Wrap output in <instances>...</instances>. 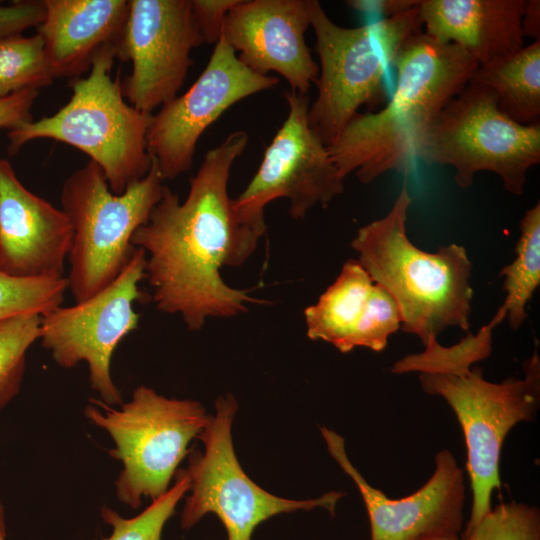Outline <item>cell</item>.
I'll return each instance as SVG.
<instances>
[{
  "label": "cell",
  "instance_id": "1f68e13d",
  "mask_svg": "<svg viewBox=\"0 0 540 540\" xmlns=\"http://www.w3.org/2000/svg\"><path fill=\"white\" fill-rule=\"evenodd\" d=\"M39 90H23L0 99V129L13 130L33 121L32 107Z\"/></svg>",
  "mask_w": 540,
  "mask_h": 540
},
{
  "label": "cell",
  "instance_id": "277c9868",
  "mask_svg": "<svg viewBox=\"0 0 540 540\" xmlns=\"http://www.w3.org/2000/svg\"><path fill=\"white\" fill-rule=\"evenodd\" d=\"M116 55L117 47L103 48L88 75L71 81L72 95L64 106L10 130L9 156L33 140L51 139L89 156L103 171L113 194H122L145 177L153 162L146 144L151 114L128 103L119 74L112 78Z\"/></svg>",
  "mask_w": 540,
  "mask_h": 540
},
{
  "label": "cell",
  "instance_id": "ac0fdd59",
  "mask_svg": "<svg viewBox=\"0 0 540 540\" xmlns=\"http://www.w3.org/2000/svg\"><path fill=\"white\" fill-rule=\"evenodd\" d=\"M45 15L37 27L52 78L77 79L89 72L96 54L118 48L128 0H43Z\"/></svg>",
  "mask_w": 540,
  "mask_h": 540
},
{
  "label": "cell",
  "instance_id": "ffe728a7",
  "mask_svg": "<svg viewBox=\"0 0 540 540\" xmlns=\"http://www.w3.org/2000/svg\"><path fill=\"white\" fill-rule=\"evenodd\" d=\"M374 282L358 260H347L336 280L305 311L307 336L332 344L342 353L363 315Z\"/></svg>",
  "mask_w": 540,
  "mask_h": 540
},
{
  "label": "cell",
  "instance_id": "30bf717a",
  "mask_svg": "<svg viewBox=\"0 0 540 540\" xmlns=\"http://www.w3.org/2000/svg\"><path fill=\"white\" fill-rule=\"evenodd\" d=\"M238 404L230 393L215 401V414L197 438L203 451L188 452L183 469L190 481L189 496L181 514V527L190 529L208 513L224 525L228 540H250L255 528L270 517L317 507L334 514L342 493L331 491L319 498L293 500L275 496L252 481L242 469L233 446L232 424Z\"/></svg>",
  "mask_w": 540,
  "mask_h": 540
},
{
  "label": "cell",
  "instance_id": "d4e9b609",
  "mask_svg": "<svg viewBox=\"0 0 540 540\" xmlns=\"http://www.w3.org/2000/svg\"><path fill=\"white\" fill-rule=\"evenodd\" d=\"M41 318L36 313L0 321V410L19 393L29 348L39 340Z\"/></svg>",
  "mask_w": 540,
  "mask_h": 540
},
{
  "label": "cell",
  "instance_id": "603a6c76",
  "mask_svg": "<svg viewBox=\"0 0 540 540\" xmlns=\"http://www.w3.org/2000/svg\"><path fill=\"white\" fill-rule=\"evenodd\" d=\"M506 309L501 306L493 318L476 334H468L459 343L444 347L437 340L431 341L421 353L410 354L399 359L391 368L395 374L457 373L473 367L487 358L492 351V332L506 318Z\"/></svg>",
  "mask_w": 540,
  "mask_h": 540
},
{
  "label": "cell",
  "instance_id": "83f0119b",
  "mask_svg": "<svg viewBox=\"0 0 540 540\" xmlns=\"http://www.w3.org/2000/svg\"><path fill=\"white\" fill-rule=\"evenodd\" d=\"M463 540H540V512L526 503H501L486 513Z\"/></svg>",
  "mask_w": 540,
  "mask_h": 540
},
{
  "label": "cell",
  "instance_id": "52a82bcc",
  "mask_svg": "<svg viewBox=\"0 0 540 540\" xmlns=\"http://www.w3.org/2000/svg\"><path fill=\"white\" fill-rule=\"evenodd\" d=\"M84 414L112 438L109 454L123 466L115 481L116 496L133 509L143 498L154 501L168 491L190 441L209 415L196 400L167 398L144 385L119 408L91 399Z\"/></svg>",
  "mask_w": 540,
  "mask_h": 540
},
{
  "label": "cell",
  "instance_id": "836d02e7",
  "mask_svg": "<svg viewBox=\"0 0 540 540\" xmlns=\"http://www.w3.org/2000/svg\"><path fill=\"white\" fill-rule=\"evenodd\" d=\"M523 37L529 36L534 40L540 39V1L526 0L522 15Z\"/></svg>",
  "mask_w": 540,
  "mask_h": 540
},
{
  "label": "cell",
  "instance_id": "9a60e30c",
  "mask_svg": "<svg viewBox=\"0 0 540 540\" xmlns=\"http://www.w3.org/2000/svg\"><path fill=\"white\" fill-rule=\"evenodd\" d=\"M328 452L356 484L366 507L371 540H426L458 535L463 525L465 482L463 470L448 449L435 455V470L416 492L390 499L371 486L349 460L345 440L322 426Z\"/></svg>",
  "mask_w": 540,
  "mask_h": 540
},
{
  "label": "cell",
  "instance_id": "4fadbf2b",
  "mask_svg": "<svg viewBox=\"0 0 540 540\" xmlns=\"http://www.w3.org/2000/svg\"><path fill=\"white\" fill-rule=\"evenodd\" d=\"M278 82L276 77L247 68L221 36L192 86L151 114L147 151L163 181L174 180L191 169L201 135L227 109Z\"/></svg>",
  "mask_w": 540,
  "mask_h": 540
},
{
  "label": "cell",
  "instance_id": "e575fe53",
  "mask_svg": "<svg viewBox=\"0 0 540 540\" xmlns=\"http://www.w3.org/2000/svg\"><path fill=\"white\" fill-rule=\"evenodd\" d=\"M5 510L0 501V540H6Z\"/></svg>",
  "mask_w": 540,
  "mask_h": 540
},
{
  "label": "cell",
  "instance_id": "f546056e",
  "mask_svg": "<svg viewBox=\"0 0 540 540\" xmlns=\"http://www.w3.org/2000/svg\"><path fill=\"white\" fill-rule=\"evenodd\" d=\"M45 15L43 0L14 1L0 6V36L22 34L38 27Z\"/></svg>",
  "mask_w": 540,
  "mask_h": 540
},
{
  "label": "cell",
  "instance_id": "7402d4cb",
  "mask_svg": "<svg viewBox=\"0 0 540 540\" xmlns=\"http://www.w3.org/2000/svg\"><path fill=\"white\" fill-rule=\"evenodd\" d=\"M515 259L502 268L503 289L506 293L502 306L510 328L522 326L528 314L526 307L540 284V204L528 209L519 225Z\"/></svg>",
  "mask_w": 540,
  "mask_h": 540
},
{
  "label": "cell",
  "instance_id": "6da1fadb",
  "mask_svg": "<svg viewBox=\"0 0 540 540\" xmlns=\"http://www.w3.org/2000/svg\"><path fill=\"white\" fill-rule=\"evenodd\" d=\"M248 134L237 130L204 156L184 201L164 185L148 221L131 238L146 254L145 277L156 308L179 315L200 330L211 317L229 318L263 304L247 290L229 286L220 270L242 265L259 236L241 225L228 195L230 171Z\"/></svg>",
  "mask_w": 540,
  "mask_h": 540
},
{
  "label": "cell",
  "instance_id": "4dcf8cb0",
  "mask_svg": "<svg viewBox=\"0 0 540 540\" xmlns=\"http://www.w3.org/2000/svg\"><path fill=\"white\" fill-rule=\"evenodd\" d=\"M193 14L203 43L216 44L228 11L240 0H191Z\"/></svg>",
  "mask_w": 540,
  "mask_h": 540
},
{
  "label": "cell",
  "instance_id": "7a4b0ae2",
  "mask_svg": "<svg viewBox=\"0 0 540 540\" xmlns=\"http://www.w3.org/2000/svg\"><path fill=\"white\" fill-rule=\"evenodd\" d=\"M477 62L461 47L423 30L397 52L392 98L373 112L358 113L328 151L340 176L355 173L368 184L414 168L421 142L440 111L469 83Z\"/></svg>",
  "mask_w": 540,
  "mask_h": 540
},
{
  "label": "cell",
  "instance_id": "7c38bea8",
  "mask_svg": "<svg viewBox=\"0 0 540 540\" xmlns=\"http://www.w3.org/2000/svg\"><path fill=\"white\" fill-rule=\"evenodd\" d=\"M146 254L135 248L118 277L90 298L42 316L39 341L65 369L86 362L91 388L100 400L120 406L122 395L111 376V358L118 344L138 327L134 304L143 299Z\"/></svg>",
  "mask_w": 540,
  "mask_h": 540
},
{
  "label": "cell",
  "instance_id": "3957f363",
  "mask_svg": "<svg viewBox=\"0 0 540 540\" xmlns=\"http://www.w3.org/2000/svg\"><path fill=\"white\" fill-rule=\"evenodd\" d=\"M412 198L404 185L389 212L359 228L351 247L375 284L396 302L401 329L428 345L449 327L467 331L472 263L458 244L434 253L419 249L406 232Z\"/></svg>",
  "mask_w": 540,
  "mask_h": 540
},
{
  "label": "cell",
  "instance_id": "5bb4252c",
  "mask_svg": "<svg viewBox=\"0 0 540 540\" xmlns=\"http://www.w3.org/2000/svg\"><path fill=\"white\" fill-rule=\"evenodd\" d=\"M125 28L116 58L131 62L122 83L125 99L152 112L182 88L191 66V51L203 44L191 0H128Z\"/></svg>",
  "mask_w": 540,
  "mask_h": 540
},
{
  "label": "cell",
  "instance_id": "2e32d148",
  "mask_svg": "<svg viewBox=\"0 0 540 540\" xmlns=\"http://www.w3.org/2000/svg\"><path fill=\"white\" fill-rule=\"evenodd\" d=\"M309 26L310 0H240L225 16L221 36L251 71H274L307 95L319 76L305 41Z\"/></svg>",
  "mask_w": 540,
  "mask_h": 540
},
{
  "label": "cell",
  "instance_id": "44dd1931",
  "mask_svg": "<svg viewBox=\"0 0 540 540\" xmlns=\"http://www.w3.org/2000/svg\"><path fill=\"white\" fill-rule=\"evenodd\" d=\"M469 82L491 90L499 109L516 123H539L540 39L497 61L478 65Z\"/></svg>",
  "mask_w": 540,
  "mask_h": 540
},
{
  "label": "cell",
  "instance_id": "ba28073f",
  "mask_svg": "<svg viewBox=\"0 0 540 540\" xmlns=\"http://www.w3.org/2000/svg\"><path fill=\"white\" fill-rule=\"evenodd\" d=\"M417 160L452 167L461 189L488 171L506 191L521 195L528 171L540 163V123H516L499 109L491 90L469 82L432 122Z\"/></svg>",
  "mask_w": 540,
  "mask_h": 540
},
{
  "label": "cell",
  "instance_id": "4316f807",
  "mask_svg": "<svg viewBox=\"0 0 540 540\" xmlns=\"http://www.w3.org/2000/svg\"><path fill=\"white\" fill-rule=\"evenodd\" d=\"M68 282L11 276L0 269V321L26 313L44 316L61 306Z\"/></svg>",
  "mask_w": 540,
  "mask_h": 540
},
{
  "label": "cell",
  "instance_id": "9c48e42d",
  "mask_svg": "<svg viewBox=\"0 0 540 540\" xmlns=\"http://www.w3.org/2000/svg\"><path fill=\"white\" fill-rule=\"evenodd\" d=\"M524 378L487 381L471 367L457 373H419L424 392L450 405L462 428L472 490L466 530L491 510V496L501 486L500 455L510 430L535 418L540 405V358L536 349L524 366ZM465 530V531H466Z\"/></svg>",
  "mask_w": 540,
  "mask_h": 540
},
{
  "label": "cell",
  "instance_id": "8fae6325",
  "mask_svg": "<svg viewBox=\"0 0 540 540\" xmlns=\"http://www.w3.org/2000/svg\"><path fill=\"white\" fill-rule=\"evenodd\" d=\"M288 114L267 146L261 164L232 205L239 223L259 237L266 232L265 207L275 199L289 200L293 219H303L313 207L326 208L344 191V179L327 146L308 122L309 98L285 94Z\"/></svg>",
  "mask_w": 540,
  "mask_h": 540
},
{
  "label": "cell",
  "instance_id": "e0dca14e",
  "mask_svg": "<svg viewBox=\"0 0 540 540\" xmlns=\"http://www.w3.org/2000/svg\"><path fill=\"white\" fill-rule=\"evenodd\" d=\"M72 240L63 210L27 189L0 157V269L19 278L65 277Z\"/></svg>",
  "mask_w": 540,
  "mask_h": 540
},
{
  "label": "cell",
  "instance_id": "d590c367",
  "mask_svg": "<svg viewBox=\"0 0 540 540\" xmlns=\"http://www.w3.org/2000/svg\"><path fill=\"white\" fill-rule=\"evenodd\" d=\"M426 540H460L458 535H454V536H441V537H434V538H429V539H426Z\"/></svg>",
  "mask_w": 540,
  "mask_h": 540
},
{
  "label": "cell",
  "instance_id": "f1b7e54d",
  "mask_svg": "<svg viewBox=\"0 0 540 540\" xmlns=\"http://www.w3.org/2000/svg\"><path fill=\"white\" fill-rule=\"evenodd\" d=\"M401 328L398 306L389 293L374 283L363 315L351 339L352 350L366 347L375 352L384 350L390 335Z\"/></svg>",
  "mask_w": 540,
  "mask_h": 540
},
{
  "label": "cell",
  "instance_id": "d6a6232c",
  "mask_svg": "<svg viewBox=\"0 0 540 540\" xmlns=\"http://www.w3.org/2000/svg\"><path fill=\"white\" fill-rule=\"evenodd\" d=\"M419 0H350L346 1L352 9L363 13H374L384 18L407 12L417 6Z\"/></svg>",
  "mask_w": 540,
  "mask_h": 540
},
{
  "label": "cell",
  "instance_id": "8992f818",
  "mask_svg": "<svg viewBox=\"0 0 540 540\" xmlns=\"http://www.w3.org/2000/svg\"><path fill=\"white\" fill-rule=\"evenodd\" d=\"M164 185L154 161L145 177L118 195L91 160L64 180L61 209L73 228L66 279L75 302L95 295L122 272L135 250L131 238L148 221Z\"/></svg>",
  "mask_w": 540,
  "mask_h": 540
},
{
  "label": "cell",
  "instance_id": "5b68a950",
  "mask_svg": "<svg viewBox=\"0 0 540 540\" xmlns=\"http://www.w3.org/2000/svg\"><path fill=\"white\" fill-rule=\"evenodd\" d=\"M310 17L320 67L308 122L328 147L360 107L373 112L387 102L388 68L401 46L423 27L418 4L393 17L348 28L333 22L320 2L310 0Z\"/></svg>",
  "mask_w": 540,
  "mask_h": 540
},
{
  "label": "cell",
  "instance_id": "484cf974",
  "mask_svg": "<svg viewBox=\"0 0 540 540\" xmlns=\"http://www.w3.org/2000/svg\"><path fill=\"white\" fill-rule=\"evenodd\" d=\"M175 476L173 487L135 517L123 518L116 511L104 506L101 516L103 521L112 527V533L102 540H162L166 522L190 489L189 478L183 469L178 470Z\"/></svg>",
  "mask_w": 540,
  "mask_h": 540
},
{
  "label": "cell",
  "instance_id": "cb8c5ba5",
  "mask_svg": "<svg viewBox=\"0 0 540 540\" xmlns=\"http://www.w3.org/2000/svg\"><path fill=\"white\" fill-rule=\"evenodd\" d=\"M53 82L38 33L0 36V99L23 90H40Z\"/></svg>",
  "mask_w": 540,
  "mask_h": 540
},
{
  "label": "cell",
  "instance_id": "d6986e66",
  "mask_svg": "<svg viewBox=\"0 0 540 540\" xmlns=\"http://www.w3.org/2000/svg\"><path fill=\"white\" fill-rule=\"evenodd\" d=\"M526 0H419L424 32L464 49L480 65L524 46L522 15Z\"/></svg>",
  "mask_w": 540,
  "mask_h": 540
}]
</instances>
